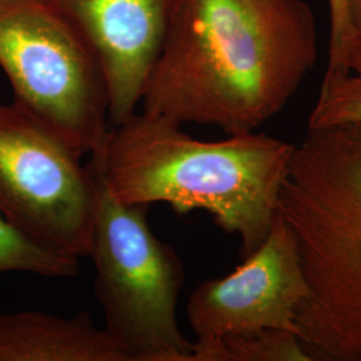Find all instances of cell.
<instances>
[{
	"instance_id": "13",
	"label": "cell",
	"mask_w": 361,
	"mask_h": 361,
	"mask_svg": "<svg viewBox=\"0 0 361 361\" xmlns=\"http://www.w3.org/2000/svg\"><path fill=\"white\" fill-rule=\"evenodd\" d=\"M328 4L331 22L329 49L322 87L329 86L344 75L345 58L353 44L345 19V0H328Z\"/></svg>"
},
{
	"instance_id": "2",
	"label": "cell",
	"mask_w": 361,
	"mask_h": 361,
	"mask_svg": "<svg viewBox=\"0 0 361 361\" xmlns=\"http://www.w3.org/2000/svg\"><path fill=\"white\" fill-rule=\"evenodd\" d=\"M295 149L256 131L200 141L143 111L109 130L91 161L118 201L165 202L178 214L205 210L222 231L238 235L245 258L271 232Z\"/></svg>"
},
{
	"instance_id": "12",
	"label": "cell",
	"mask_w": 361,
	"mask_h": 361,
	"mask_svg": "<svg viewBox=\"0 0 361 361\" xmlns=\"http://www.w3.org/2000/svg\"><path fill=\"white\" fill-rule=\"evenodd\" d=\"M212 361H312L296 332L265 329L229 336L219 343Z\"/></svg>"
},
{
	"instance_id": "9",
	"label": "cell",
	"mask_w": 361,
	"mask_h": 361,
	"mask_svg": "<svg viewBox=\"0 0 361 361\" xmlns=\"http://www.w3.org/2000/svg\"><path fill=\"white\" fill-rule=\"evenodd\" d=\"M0 361H131L87 312H0Z\"/></svg>"
},
{
	"instance_id": "14",
	"label": "cell",
	"mask_w": 361,
	"mask_h": 361,
	"mask_svg": "<svg viewBox=\"0 0 361 361\" xmlns=\"http://www.w3.org/2000/svg\"><path fill=\"white\" fill-rule=\"evenodd\" d=\"M345 19L352 43L361 42V0H345Z\"/></svg>"
},
{
	"instance_id": "6",
	"label": "cell",
	"mask_w": 361,
	"mask_h": 361,
	"mask_svg": "<svg viewBox=\"0 0 361 361\" xmlns=\"http://www.w3.org/2000/svg\"><path fill=\"white\" fill-rule=\"evenodd\" d=\"M82 157L22 104H0V212L40 245L78 259L90 252L98 197Z\"/></svg>"
},
{
	"instance_id": "4",
	"label": "cell",
	"mask_w": 361,
	"mask_h": 361,
	"mask_svg": "<svg viewBox=\"0 0 361 361\" xmlns=\"http://www.w3.org/2000/svg\"><path fill=\"white\" fill-rule=\"evenodd\" d=\"M89 165L98 185L89 256L106 332L131 361H194L177 319L185 281L178 255L150 229L149 207L118 201Z\"/></svg>"
},
{
	"instance_id": "8",
	"label": "cell",
	"mask_w": 361,
	"mask_h": 361,
	"mask_svg": "<svg viewBox=\"0 0 361 361\" xmlns=\"http://www.w3.org/2000/svg\"><path fill=\"white\" fill-rule=\"evenodd\" d=\"M98 61L109 122L122 125L142 102L182 0H49Z\"/></svg>"
},
{
	"instance_id": "5",
	"label": "cell",
	"mask_w": 361,
	"mask_h": 361,
	"mask_svg": "<svg viewBox=\"0 0 361 361\" xmlns=\"http://www.w3.org/2000/svg\"><path fill=\"white\" fill-rule=\"evenodd\" d=\"M0 68L15 102L58 130L83 155L109 133L104 71L49 0H0Z\"/></svg>"
},
{
	"instance_id": "10",
	"label": "cell",
	"mask_w": 361,
	"mask_h": 361,
	"mask_svg": "<svg viewBox=\"0 0 361 361\" xmlns=\"http://www.w3.org/2000/svg\"><path fill=\"white\" fill-rule=\"evenodd\" d=\"M25 271L49 279L77 276L79 259L40 245L0 212V273Z\"/></svg>"
},
{
	"instance_id": "11",
	"label": "cell",
	"mask_w": 361,
	"mask_h": 361,
	"mask_svg": "<svg viewBox=\"0 0 361 361\" xmlns=\"http://www.w3.org/2000/svg\"><path fill=\"white\" fill-rule=\"evenodd\" d=\"M340 123H361V42L350 47L344 75L322 87L308 118V129Z\"/></svg>"
},
{
	"instance_id": "3",
	"label": "cell",
	"mask_w": 361,
	"mask_h": 361,
	"mask_svg": "<svg viewBox=\"0 0 361 361\" xmlns=\"http://www.w3.org/2000/svg\"><path fill=\"white\" fill-rule=\"evenodd\" d=\"M277 213L308 286L296 314L302 348L312 361H361V123L308 129Z\"/></svg>"
},
{
	"instance_id": "7",
	"label": "cell",
	"mask_w": 361,
	"mask_h": 361,
	"mask_svg": "<svg viewBox=\"0 0 361 361\" xmlns=\"http://www.w3.org/2000/svg\"><path fill=\"white\" fill-rule=\"evenodd\" d=\"M308 293L296 240L277 213L262 245L221 279L197 285L186 304L195 336L194 361H212L229 336L265 329L296 332V314Z\"/></svg>"
},
{
	"instance_id": "1",
	"label": "cell",
	"mask_w": 361,
	"mask_h": 361,
	"mask_svg": "<svg viewBox=\"0 0 361 361\" xmlns=\"http://www.w3.org/2000/svg\"><path fill=\"white\" fill-rule=\"evenodd\" d=\"M317 38L304 0H182L143 111L229 135L256 131L316 65Z\"/></svg>"
}]
</instances>
